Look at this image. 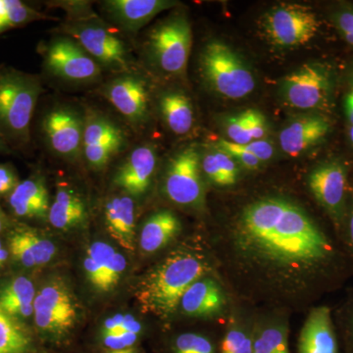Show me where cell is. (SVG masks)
Here are the masks:
<instances>
[{
  "label": "cell",
  "instance_id": "obj_28",
  "mask_svg": "<svg viewBox=\"0 0 353 353\" xmlns=\"http://www.w3.org/2000/svg\"><path fill=\"white\" fill-rule=\"evenodd\" d=\"M32 350L27 330L0 306V353H31Z\"/></svg>",
  "mask_w": 353,
  "mask_h": 353
},
{
  "label": "cell",
  "instance_id": "obj_24",
  "mask_svg": "<svg viewBox=\"0 0 353 353\" xmlns=\"http://www.w3.org/2000/svg\"><path fill=\"white\" fill-rule=\"evenodd\" d=\"M34 297L32 281L26 277L15 278L0 292V306L16 319L30 317L34 314Z\"/></svg>",
  "mask_w": 353,
  "mask_h": 353
},
{
  "label": "cell",
  "instance_id": "obj_51",
  "mask_svg": "<svg viewBox=\"0 0 353 353\" xmlns=\"http://www.w3.org/2000/svg\"><path fill=\"white\" fill-rule=\"evenodd\" d=\"M2 248L1 243H0V248Z\"/></svg>",
  "mask_w": 353,
  "mask_h": 353
},
{
  "label": "cell",
  "instance_id": "obj_7",
  "mask_svg": "<svg viewBox=\"0 0 353 353\" xmlns=\"http://www.w3.org/2000/svg\"><path fill=\"white\" fill-rule=\"evenodd\" d=\"M332 90L331 76L317 64H305L285 76L281 85L283 99L292 108L314 110L328 102Z\"/></svg>",
  "mask_w": 353,
  "mask_h": 353
},
{
  "label": "cell",
  "instance_id": "obj_50",
  "mask_svg": "<svg viewBox=\"0 0 353 353\" xmlns=\"http://www.w3.org/2000/svg\"><path fill=\"white\" fill-rule=\"evenodd\" d=\"M1 229H2V221H1V217H0V231H1Z\"/></svg>",
  "mask_w": 353,
  "mask_h": 353
},
{
  "label": "cell",
  "instance_id": "obj_8",
  "mask_svg": "<svg viewBox=\"0 0 353 353\" xmlns=\"http://www.w3.org/2000/svg\"><path fill=\"white\" fill-rule=\"evenodd\" d=\"M201 157L194 146L183 148L172 158L165 176V194L174 203L196 206L203 201Z\"/></svg>",
  "mask_w": 353,
  "mask_h": 353
},
{
  "label": "cell",
  "instance_id": "obj_36",
  "mask_svg": "<svg viewBox=\"0 0 353 353\" xmlns=\"http://www.w3.org/2000/svg\"><path fill=\"white\" fill-rule=\"evenodd\" d=\"M127 267L126 259L119 252H115L104 268L101 292H109L119 283Z\"/></svg>",
  "mask_w": 353,
  "mask_h": 353
},
{
  "label": "cell",
  "instance_id": "obj_13",
  "mask_svg": "<svg viewBox=\"0 0 353 353\" xmlns=\"http://www.w3.org/2000/svg\"><path fill=\"white\" fill-rule=\"evenodd\" d=\"M108 101L132 124H139L148 115V92L139 77L125 75L114 79L104 88Z\"/></svg>",
  "mask_w": 353,
  "mask_h": 353
},
{
  "label": "cell",
  "instance_id": "obj_17",
  "mask_svg": "<svg viewBox=\"0 0 353 353\" xmlns=\"http://www.w3.org/2000/svg\"><path fill=\"white\" fill-rule=\"evenodd\" d=\"M175 6L167 0H109L103 2L109 17L128 31H137L162 11Z\"/></svg>",
  "mask_w": 353,
  "mask_h": 353
},
{
  "label": "cell",
  "instance_id": "obj_12",
  "mask_svg": "<svg viewBox=\"0 0 353 353\" xmlns=\"http://www.w3.org/2000/svg\"><path fill=\"white\" fill-rule=\"evenodd\" d=\"M43 129L51 150L60 157L73 159L83 152V125L72 109H53L44 117Z\"/></svg>",
  "mask_w": 353,
  "mask_h": 353
},
{
  "label": "cell",
  "instance_id": "obj_22",
  "mask_svg": "<svg viewBox=\"0 0 353 353\" xmlns=\"http://www.w3.org/2000/svg\"><path fill=\"white\" fill-rule=\"evenodd\" d=\"M181 223L171 211H159L148 218L141 234V250L146 253L158 252L179 234Z\"/></svg>",
  "mask_w": 353,
  "mask_h": 353
},
{
  "label": "cell",
  "instance_id": "obj_43",
  "mask_svg": "<svg viewBox=\"0 0 353 353\" xmlns=\"http://www.w3.org/2000/svg\"><path fill=\"white\" fill-rule=\"evenodd\" d=\"M125 315H114L112 317L108 318L103 324V328H102V334H111L114 332L117 331L124 321Z\"/></svg>",
  "mask_w": 353,
  "mask_h": 353
},
{
  "label": "cell",
  "instance_id": "obj_48",
  "mask_svg": "<svg viewBox=\"0 0 353 353\" xmlns=\"http://www.w3.org/2000/svg\"><path fill=\"white\" fill-rule=\"evenodd\" d=\"M350 238H352V243H353V211L352 213V216H350Z\"/></svg>",
  "mask_w": 353,
  "mask_h": 353
},
{
  "label": "cell",
  "instance_id": "obj_25",
  "mask_svg": "<svg viewBox=\"0 0 353 353\" xmlns=\"http://www.w3.org/2000/svg\"><path fill=\"white\" fill-rule=\"evenodd\" d=\"M160 110L167 127L174 134H188L194 126L192 102L187 95L179 92H167L160 99Z\"/></svg>",
  "mask_w": 353,
  "mask_h": 353
},
{
  "label": "cell",
  "instance_id": "obj_19",
  "mask_svg": "<svg viewBox=\"0 0 353 353\" xmlns=\"http://www.w3.org/2000/svg\"><path fill=\"white\" fill-rule=\"evenodd\" d=\"M104 220L109 234L128 250H134L136 215L131 197L115 196L104 208Z\"/></svg>",
  "mask_w": 353,
  "mask_h": 353
},
{
  "label": "cell",
  "instance_id": "obj_18",
  "mask_svg": "<svg viewBox=\"0 0 353 353\" xmlns=\"http://www.w3.org/2000/svg\"><path fill=\"white\" fill-rule=\"evenodd\" d=\"M299 353H338V341L326 306L313 309L304 323L299 341Z\"/></svg>",
  "mask_w": 353,
  "mask_h": 353
},
{
  "label": "cell",
  "instance_id": "obj_27",
  "mask_svg": "<svg viewBox=\"0 0 353 353\" xmlns=\"http://www.w3.org/2000/svg\"><path fill=\"white\" fill-rule=\"evenodd\" d=\"M201 169L209 180L220 187L233 185L238 179L239 169L236 160L229 153L216 148L206 153L201 160Z\"/></svg>",
  "mask_w": 353,
  "mask_h": 353
},
{
  "label": "cell",
  "instance_id": "obj_20",
  "mask_svg": "<svg viewBox=\"0 0 353 353\" xmlns=\"http://www.w3.org/2000/svg\"><path fill=\"white\" fill-rule=\"evenodd\" d=\"M224 304V296L219 285L211 279L204 278L190 285L180 301L185 314L196 317L217 314Z\"/></svg>",
  "mask_w": 353,
  "mask_h": 353
},
{
  "label": "cell",
  "instance_id": "obj_37",
  "mask_svg": "<svg viewBox=\"0 0 353 353\" xmlns=\"http://www.w3.org/2000/svg\"><path fill=\"white\" fill-rule=\"evenodd\" d=\"M216 148L223 150V152L229 153L232 157L236 160V163L243 165L245 168L250 169V170H254V169L259 168L261 161L245 150V148H241L240 145L232 143V141H228V139H221Z\"/></svg>",
  "mask_w": 353,
  "mask_h": 353
},
{
  "label": "cell",
  "instance_id": "obj_47",
  "mask_svg": "<svg viewBox=\"0 0 353 353\" xmlns=\"http://www.w3.org/2000/svg\"><path fill=\"white\" fill-rule=\"evenodd\" d=\"M7 152L6 143H4L3 139H2L1 136H0V152Z\"/></svg>",
  "mask_w": 353,
  "mask_h": 353
},
{
  "label": "cell",
  "instance_id": "obj_14",
  "mask_svg": "<svg viewBox=\"0 0 353 353\" xmlns=\"http://www.w3.org/2000/svg\"><path fill=\"white\" fill-rule=\"evenodd\" d=\"M347 183V171L338 162L317 167L308 178L313 196L336 219H340L343 212Z\"/></svg>",
  "mask_w": 353,
  "mask_h": 353
},
{
  "label": "cell",
  "instance_id": "obj_2",
  "mask_svg": "<svg viewBox=\"0 0 353 353\" xmlns=\"http://www.w3.org/2000/svg\"><path fill=\"white\" fill-rule=\"evenodd\" d=\"M208 271L203 255L192 250H176L141 279L137 287V299L148 312L168 317L180 305L185 290Z\"/></svg>",
  "mask_w": 353,
  "mask_h": 353
},
{
  "label": "cell",
  "instance_id": "obj_46",
  "mask_svg": "<svg viewBox=\"0 0 353 353\" xmlns=\"http://www.w3.org/2000/svg\"><path fill=\"white\" fill-rule=\"evenodd\" d=\"M7 259H8V252L3 248H0V267L3 265Z\"/></svg>",
  "mask_w": 353,
  "mask_h": 353
},
{
  "label": "cell",
  "instance_id": "obj_23",
  "mask_svg": "<svg viewBox=\"0 0 353 353\" xmlns=\"http://www.w3.org/2000/svg\"><path fill=\"white\" fill-rule=\"evenodd\" d=\"M87 217L85 202L73 190L61 188L50 205L48 220L53 227L68 230L78 226Z\"/></svg>",
  "mask_w": 353,
  "mask_h": 353
},
{
  "label": "cell",
  "instance_id": "obj_9",
  "mask_svg": "<svg viewBox=\"0 0 353 353\" xmlns=\"http://www.w3.org/2000/svg\"><path fill=\"white\" fill-rule=\"evenodd\" d=\"M46 66L52 75L69 82L87 83L101 76V65L76 41L55 39L46 50Z\"/></svg>",
  "mask_w": 353,
  "mask_h": 353
},
{
  "label": "cell",
  "instance_id": "obj_35",
  "mask_svg": "<svg viewBox=\"0 0 353 353\" xmlns=\"http://www.w3.org/2000/svg\"><path fill=\"white\" fill-rule=\"evenodd\" d=\"M253 339L241 329H232L222 343V353H252Z\"/></svg>",
  "mask_w": 353,
  "mask_h": 353
},
{
  "label": "cell",
  "instance_id": "obj_45",
  "mask_svg": "<svg viewBox=\"0 0 353 353\" xmlns=\"http://www.w3.org/2000/svg\"><path fill=\"white\" fill-rule=\"evenodd\" d=\"M105 353H137L136 348L130 347L126 348V350H106Z\"/></svg>",
  "mask_w": 353,
  "mask_h": 353
},
{
  "label": "cell",
  "instance_id": "obj_29",
  "mask_svg": "<svg viewBox=\"0 0 353 353\" xmlns=\"http://www.w3.org/2000/svg\"><path fill=\"white\" fill-rule=\"evenodd\" d=\"M48 19L18 0H0V32L28 24L32 21Z\"/></svg>",
  "mask_w": 353,
  "mask_h": 353
},
{
  "label": "cell",
  "instance_id": "obj_6",
  "mask_svg": "<svg viewBox=\"0 0 353 353\" xmlns=\"http://www.w3.org/2000/svg\"><path fill=\"white\" fill-rule=\"evenodd\" d=\"M150 51L162 71L182 75L192 50V31L187 18L176 16L165 21L150 34Z\"/></svg>",
  "mask_w": 353,
  "mask_h": 353
},
{
  "label": "cell",
  "instance_id": "obj_41",
  "mask_svg": "<svg viewBox=\"0 0 353 353\" xmlns=\"http://www.w3.org/2000/svg\"><path fill=\"white\" fill-rule=\"evenodd\" d=\"M336 25L343 39L353 46V11H345L336 18Z\"/></svg>",
  "mask_w": 353,
  "mask_h": 353
},
{
  "label": "cell",
  "instance_id": "obj_44",
  "mask_svg": "<svg viewBox=\"0 0 353 353\" xmlns=\"http://www.w3.org/2000/svg\"><path fill=\"white\" fill-rule=\"evenodd\" d=\"M345 108H347L348 120H350V122L352 123V126H353V90L347 95Z\"/></svg>",
  "mask_w": 353,
  "mask_h": 353
},
{
  "label": "cell",
  "instance_id": "obj_32",
  "mask_svg": "<svg viewBox=\"0 0 353 353\" xmlns=\"http://www.w3.org/2000/svg\"><path fill=\"white\" fill-rule=\"evenodd\" d=\"M18 231L23 240L27 243L37 266L46 264L52 259L57 252V248L50 240L43 238L41 234L34 233L31 230L21 229Z\"/></svg>",
  "mask_w": 353,
  "mask_h": 353
},
{
  "label": "cell",
  "instance_id": "obj_3",
  "mask_svg": "<svg viewBox=\"0 0 353 353\" xmlns=\"http://www.w3.org/2000/svg\"><path fill=\"white\" fill-rule=\"evenodd\" d=\"M202 75L214 92L229 99H245L254 90V76L236 51L212 41L201 55Z\"/></svg>",
  "mask_w": 353,
  "mask_h": 353
},
{
  "label": "cell",
  "instance_id": "obj_34",
  "mask_svg": "<svg viewBox=\"0 0 353 353\" xmlns=\"http://www.w3.org/2000/svg\"><path fill=\"white\" fill-rule=\"evenodd\" d=\"M173 353H215L212 341L196 333L180 334L174 341Z\"/></svg>",
  "mask_w": 353,
  "mask_h": 353
},
{
  "label": "cell",
  "instance_id": "obj_30",
  "mask_svg": "<svg viewBox=\"0 0 353 353\" xmlns=\"http://www.w3.org/2000/svg\"><path fill=\"white\" fill-rule=\"evenodd\" d=\"M125 139L120 128L108 118L99 115H90L83 130V148L102 145L116 139Z\"/></svg>",
  "mask_w": 353,
  "mask_h": 353
},
{
  "label": "cell",
  "instance_id": "obj_33",
  "mask_svg": "<svg viewBox=\"0 0 353 353\" xmlns=\"http://www.w3.org/2000/svg\"><path fill=\"white\" fill-rule=\"evenodd\" d=\"M124 141L125 139H116L102 145L88 146L83 148V153L92 168L101 169L116 153L120 152L124 145Z\"/></svg>",
  "mask_w": 353,
  "mask_h": 353
},
{
  "label": "cell",
  "instance_id": "obj_38",
  "mask_svg": "<svg viewBox=\"0 0 353 353\" xmlns=\"http://www.w3.org/2000/svg\"><path fill=\"white\" fill-rule=\"evenodd\" d=\"M139 334L132 333L102 334V343L108 350H126L134 347L138 341Z\"/></svg>",
  "mask_w": 353,
  "mask_h": 353
},
{
  "label": "cell",
  "instance_id": "obj_40",
  "mask_svg": "<svg viewBox=\"0 0 353 353\" xmlns=\"http://www.w3.org/2000/svg\"><path fill=\"white\" fill-rule=\"evenodd\" d=\"M17 185V176L13 169L7 165H0V194L12 192Z\"/></svg>",
  "mask_w": 353,
  "mask_h": 353
},
{
  "label": "cell",
  "instance_id": "obj_16",
  "mask_svg": "<svg viewBox=\"0 0 353 353\" xmlns=\"http://www.w3.org/2000/svg\"><path fill=\"white\" fill-rule=\"evenodd\" d=\"M330 129L329 120L323 116H301L281 131L279 143L285 154L296 157L319 143Z\"/></svg>",
  "mask_w": 353,
  "mask_h": 353
},
{
  "label": "cell",
  "instance_id": "obj_31",
  "mask_svg": "<svg viewBox=\"0 0 353 353\" xmlns=\"http://www.w3.org/2000/svg\"><path fill=\"white\" fill-rule=\"evenodd\" d=\"M252 353H290L288 334L283 327H268L253 338Z\"/></svg>",
  "mask_w": 353,
  "mask_h": 353
},
{
  "label": "cell",
  "instance_id": "obj_49",
  "mask_svg": "<svg viewBox=\"0 0 353 353\" xmlns=\"http://www.w3.org/2000/svg\"><path fill=\"white\" fill-rule=\"evenodd\" d=\"M350 141H352V145H353V126L350 127Z\"/></svg>",
  "mask_w": 353,
  "mask_h": 353
},
{
  "label": "cell",
  "instance_id": "obj_11",
  "mask_svg": "<svg viewBox=\"0 0 353 353\" xmlns=\"http://www.w3.org/2000/svg\"><path fill=\"white\" fill-rule=\"evenodd\" d=\"M77 43L102 66L124 71L129 63L124 43L105 28L97 25H77L70 28Z\"/></svg>",
  "mask_w": 353,
  "mask_h": 353
},
{
  "label": "cell",
  "instance_id": "obj_26",
  "mask_svg": "<svg viewBox=\"0 0 353 353\" xmlns=\"http://www.w3.org/2000/svg\"><path fill=\"white\" fill-rule=\"evenodd\" d=\"M226 134L228 141L236 145L260 141L267 134L266 118L259 110L248 109L227 120Z\"/></svg>",
  "mask_w": 353,
  "mask_h": 353
},
{
  "label": "cell",
  "instance_id": "obj_21",
  "mask_svg": "<svg viewBox=\"0 0 353 353\" xmlns=\"http://www.w3.org/2000/svg\"><path fill=\"white\" fill-rule=\"evenodd\" d=\"M9 203L14 213L20 217L46 218L50 213V196L44 183L30 179L18 183L11 192Z\"/></svg>",
  "mask_w": 353,
  "mask_h": 353
},
{
  "label": "cell",
  "instance_id": "obj_1",
  "mask_svg": "<svg viewBox=\"0 0 353 353\" xmlns=\"http://www.w3.org/2000/svg\"><path fill=\"white\" fill-rule=\"evenodd\" d=\"M230 241L243 264L290 288H301L332 253L328 239L314 221L284 197H264L248 204L232 227Z\"/></svg>",
  "mask_w": 353,
  "mask_h": 353
},
{
  "label": "cell",
  "instance_id": "obj_39",
  "mask_svg": "<svg viewBox=\"0 0 353 353\" xmlns=\"http://www.w3.org/2000/svg\"><path fill=\"white\" fill-rule=\"evenodd\" d=\"M248 152L252 153L255 157L259 158L260 161H268L274 155L273 145L270 141L260 139V141H252L246 145H240Z\"/></svg>",
  "mask_w": 353,
  "mask_h": 353
},
{
  "label": "cell",
  "instance_id": "obj_4",
  "mask_svg": "<svg viewBox=\"0 0 353 353\" xmlns=\"http://www.w3.org/2000/svg\"><path fill=\"white\" fill-rule=\"evenodd\" d=\"M41 92L34 77L6 72L0 75V131L25 141Z\"/></svg>",
  "mask_w": 353,
  "mask_h": 353
},
{
  "label": "cell",
  "instance_id": "obj_10",
  "mask_svg": "<svg viewBox=\"0 0 353 353\" xmlns=\"http://www.w3.org/2000/svg\"><path fill=\"white\" fill-rule=\"evenodd\" d=\"M34 316L39 330L61 336L75 325L76 304L63 285L50 283L44 285L34 297Z\"/></svg>",
  "mask_w": 353,
  "mask_h": 353
},
{
  "label": "cell",
  "instance_id": "obj_15",
  "mask_svg": "<svg viewBox=\"0 0 353 353\" xmlns=\"http://www.w3.org/2000/svg\"><path fill=\"white\" fill-rule=\"evenodd\" d=\"M157 163V154L152 145L139 146L114 176V183L132 196L145 194L152 183Z\"/></svg>",
  "mask_w": 353,
  "mask_h": 353
},
{
  "label": "cell",
  "instance_id": "obj_5",
  "mask_svg": "<svg viewBox=\"0 0 353 353\" xmlns=\"http://www.w3.org/2000/svg\"><path fill=\"white\" fill-rule=\"evenodd\" d=\"M319 28L316 14L301 4H280L263 18L267 38L280 48H297L308 43L315 38Z\"/></svg>",
  "mask_w": 353,
  "mask_h": 353
},
{
  "label": "cell",
  "instance_id": "obj_42",
  "mask_svg": "<svg viewBox=\"0 0 353 353\" xmlns=\"http://www.w3.org/2000/svg\"><path fill=\"white\" fill-rule=\"evenodd\" d=\"M141 332V323L137 321L136 318L132 316L125 315L124 321L119 327L117 331L114 332L111 334H119V333H132L139 334Z\"/></svg>",
  "mask_w": 353,
  "mask_h": 353
}]
</instances>
